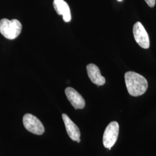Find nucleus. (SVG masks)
Returning <instances> with one entry per match:
<instances>
[{
    "instance_id": "nucleus-9",
    "label": "nucleus",
    "mask_w": 156,
    "mask_h": 156,
    "mask_svg": "<svg viewBox=\"0 0 156 156\" xmlns=\"http://www.w3.org/2000/svg\"><path fill=\"white\" fill-rule=\"evenodd\" d=\"M53 6L56 12L62 15L65 22H69L71 20V14L68 4L64 0H54Z\"/></svg>"
},
{
    "instance_id": "nucleus-5",
    "label": "nucleus",
    "mask_w": 156,
    "mask_h": 156,
    "mask_svg": "<svg viewBox=\"0 0 156 156\" xmlns=\"http://www.w3.org/2000/svg\"><path fill=\"white\" fill-rule=\"evenodd\" d=\"M133 34L136 43L144 49L150 47V39L142 24L140 22L136 23L133 27Z\"/></svg>"
},
{
    "instance_id": "nucleus-12",
    "label": "nucleus",
    "mask_w": 156,
    "mask_h": 156,
    "mask_svg": "<svg viewBox=\"0 0 156 156\" xmlns=\"http://www.w3.org/2000/svg\"><path fill=\"white\" fill-rule=\"evenodd\" d=\"M117 1H122V0H117Z\"/></svg>"
},
{
    "instance_id": "nucleus-6",
    "label": "nucleus",
    "mask_w": 156,
    "mask_h": 156,
    "mask_svg": "<svg viewBox=\"0 0 156 156\" xmlns=\"http://www.w3.org/2000/svg\"><path fill=\"white\" fill-rule=\"evenodd\" d=\"M67 99L75 109H82L85 106V101L78 91L72 87H67L65 90Z\"/></svg>"
},
{
    "instance_id": "nucleus-1",
    "label": "nucleus",
    "mask_w": 156,
    "mask_h": 156,
    "mask_svg": "<svg viewBox=\"0 0 156 156\" xmlns=\"http://www.w3.org/2000/svg\"><path fill=\"white\" fill-rule=\"evenodd\" d=\"M124 78L128 93L131 96H140L148 88V83L146 78L138 73L128 71L125 73Z\"/></svg>"
},
{
    "instance_id": "nucleus-7",
    "label": "nucleus",
    "mask_w": 156,
    "mask_h": 156,
    "mask_svg": "<svg viewBox=\"0 0 156 156\" xmlns=\"http://www.w3.org/2000/svg\"><path fill=\"white\" fill-rule=\"evenodd\" d=\"M87 72L90 80L98 86H102L105 83V78L101 74L99 68L94 64H89L86 67Z\"/></svg>"
},
{
    "instance_id": "nucleus-2",
    "label": "nucleus",
    "mask_w": 156,
    "mask_h": 156,
    "mask_svg": "<svg viewBox=\"0 0 156 156\" xmlns=\"http://www.w3.org/2000/svg\"><path fill=\"white\" fill-rule=\"evenodd\" d=\"M22 25L17 19L11 20L2 19L0 20V33L6 38L14 39L22 32Z\"/></svg>"
},
{
    "instance_id": "nucleus-3",
    "label": "nucleus",
    "mask_w": 156,
    "mask_h": 156,
    "mask_svg": "<svg viewBox=\"0 0 156 156\" xmlns=\"http://www.w3.org/2000/svg\"><path fill=\"white\" fill-rule=\"evenodd\" d=\"M119 132V125L117 122H112L108 125L103 135V145L105 148L111 150L117 141Z\"/></svg>"
},
{
    "instance_id": "nucleus-10",
    "label": "nucleus",
    "mask_w": 156,
    "mask_h": 156,
    "mask_svg": "<svg viewBox=\"0 0 156 156\" xmlns=\"http://www.w3.org/2000/svg\"><path fill=\"white\" fill-rule=\"evenodd\" d=\"M146 4L151 8L154 7L156 4V0H145Z\"/></svg>"
},
{
    "instance_id": "nucleus-4",
    "label": "nucleus",
    "mask_w": 156,
    "mask_h": 156,
    "mask_svg": "<svg viewBox=\"0 0 156 156\" xmlns=\"http://www.w3.org/2000/svg\"><path fill=\"white\" fill-rule=\"evenodd\" d=\"M23 123L26 129L33 134L40 135L45 132L43 124L39 119L32 114H25L23 118Z\"/></svg>"
},
{
    "instance_id": "nucleus-11",
    "label": "nucleus",
    "mask_w": 156,
    "mask_h": 156,
    "mask_svg": "<svg viewBox=\"0 0 156 156\" xmlns=\"http://www.w3.org/2000/svg\"><path fill=\"white\" fill-rule=\"evenodd\" d=\"M76 142H78V143H79V142H80V138H79V139H78V140H76Z\"/></svg>"
},
{
    "instance_id": "nucleus-8",
    "label": "nucleus",
    "mask_w": 156,
    "mask_h": 156,
    "mask_svg": "<svg viewBox=\"0 0 156 156\" xmlns=\"http://www.w3.org/2000/svg\"><path fill=\"white\" fill-rule=\"evenodd\" d=\"M62 118L66 126L67 134L71 140L76 141L80 137V132L78 126L73 122L66 114H62Z\"/></svg>"
}]
</instances>
